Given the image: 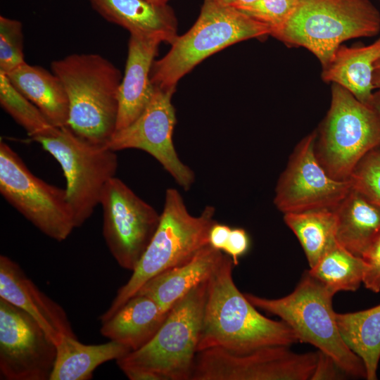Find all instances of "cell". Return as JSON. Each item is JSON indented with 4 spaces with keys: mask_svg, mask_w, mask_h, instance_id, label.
<instances>
[{
    "mask_svg": "<svg viewBox=\"0 0 380 380\" xmlns=\"http://www.w3.org/2000/svg\"><path fill=\"white\" fill-rule=\"evenodd\" d=\"M232 258L224 254L208 280L207 293L198 352L221 348L236 353L299 342L284 321L260 314L236 287Z\"/></svg>",
    "mask_w": 380,
    "mask_h": 380,
    "instance_id": "1",
    "label": "cell"
},
{
    "mask_svg": "<svg viewBox=\"0 0 380 380\" xmlns=\"http://www.w3.org/2000/svg\"><path fill=\"white\" fill-rule=\"evenodd\" d=\"M51 68L68 95V126L85 140L107 145L116 131L120 70L97 53L70 54L53 61Z\"/></svg>",
    "mask_w": 380,
    "mask_h": 380,
    "instance_id": "2",
    "label": "cell"
},
{
    "mask_svg": "<svg viewBox=\"0 0 380 380\" xmlns=\"http://www.w3.org/2000/svg\"><path fill=\"white\" fill-rule=\"evenodd\" d=\"M215 213V208L207 205L200 215H191L181 194L176 189H167L160 222L149 245L131 277L101 315V322L110 317L150 279L189 262L210 245V230L216 222Z\"/></svg>",
    "mask_w": 380,
    "mask_h": 380,
    "instance_id": "3",
    "label": "cell"
},
{
    "mask_svg": "<svg viewBox=\"0 0 380 380\" xmlns=\"http://www.w3.org/2000/svg\"><path fill=\"white\" fill-rule=\"evenodd\" d=\"M270 35V29L217 0H204L191 29L178 36L169 51L154 60L150 73L154 87L176 89L179 80L210 55L233 44Z\"/></svg>",
    "mask_w": 380,
    "mask_h": 380,
    "instance_id": "4",
    "label": "cell"
},
{
    "mask_svg": "<svg viewBox=\"0 0 380 380\" xmlns=\"http://www.w3.org/2000/svg\"><path fill=\"white\" fill-rule=\"evenodd\" d=\"M244 295L255 308L279 317L299 342L310 343L330 357L344 374L366 378L363 362L347 346L338 329L332 308L334 294L308 272L286 296L270 299Z\"/></svg>",
    "mask_w": 380,
    "mask_h": 380,
    "instance_id": "5",
    "label": "cell"
},
{
    "mask_svg": "<svg viewBox=\"0 0 380 380\" xmlns=\"http://www.w3.org/2000/svg\"><path fill=\"white\" fill-rule=\"evenodd\" d=\"M380 32V12L369 0H298L296 11L272 37L310 51L322 68L348 39Z\"/></svg>",
    "mask_w": 380,
    "mask_h": 380,
    "instance_id": "6",
    "label": "cell"
},
{
    "mask_svg": "<svg viewBox=\"0 0 380 380\" xmlns=\"http://www.w3.org/2000/svg\"><path fill=\"white\" fill-rule=\"evenodd\" d=\"M208 280L172 307L149 342L116 360L122 372L142 370L160 380H190L198 353Z\"/></svg>",
    "mask_w": 380,
    "mask_h": 380,
    "instance_id": "7",
    "label": "cell"
},
{
    "mask_svg": "<svg viewBox=\"0 0 380 380\" xmlns=\"http://www.w3.org/2000/svg\"><path fill=\"white\" fill-rule=\"evenodd\" d=\"M376 148H380V120L374 110L331 83L330 107L315 141L322 167L331 177L348 180L360 160Z\"/></svg>",
    "mask_w": 380,
    "mask_h": 380,
    "instance_id": "8",
    "label": "cell"
},
{
    "mask_svg": "<svg viewBox=\"0 0 380 380\" xmlns=\"http://www.w3.org/2000/svg\"><path fill=\"white\" fill-rule=\"evenodd\" d=\"M59 163L66 181L65 191L76 227L82 226L99 204L106 183L115 177V151L106 145L91 143L68 126L54 127L33 139Z\"/></svg>",
    "mask_w": 380,
    "mask_h": 380,
    "instance_id": "9",
    "label": "cell"
},
{
    "mask_svg": "<svg viewBox=\"0 0 380 380\" xmlns=\"http://www.w3.org/2000/svg\"><path fill=\"white\" fill-rule=\"evenodd\" d=\"M0 192L5 200L46 236L65 240L76 228L65 189L33 175L20 156L0 141Z\"/></svg>",
    "mask_w": 380,
    "mask_h": 380,
    "instance_id": "10",
    "label": "cell"
},
{
    "mask_svg": "<svg viewBox=\"0 0 380 380\" xmlns=\"http://www.w3.org/2000/svg\"><path fill=\"white\" fill-rule=\"evenodd\" d=\"M318 355L283 346L246 353L210 348L197 353L190 380H311Z\"/></svg>",
    "mask_w": 380,
    "mask_h": 380,
    "instance_id": "11",
    "label": "cell"
},
{
    "mask_svg": "<svg viewBox=\"0 0 380 380\" xmlns=\"http://www.w3.org/2000/svg\"><path fill=\"white\" fill-rule=\"evenodd\" d=\"M99 204L110 253L121 267L133 271L158 227L160 215L115 177L103 189Z\"/></svg>",
    "mask_w": 380,
    "mask_h": 380,
    "instance_id": "12",
    "label": "cell"
},
{
    "mask_svg": "<svg viewBox=\"0 0 380 380\" xmlns=\"http://www.w3.org/2000/svg\"><path fill=\"white\" fill-rule=\"evenodd\" d=\"M317 131L296 146L275 188L274 203L284 214L334 209L351 189L348 180L331 177L315 153Z\"/></svg>",
    "mask_w": 380,
    "mask_h": 380,
    "instance_id": "13",
    "label": "cell"
},
{
    "mask_svg": "<svg viewBox=\"0 0 380 380\" xmlns=\"http://www.w3.org/2000/svg\"><path fill=\"white\" fill-rule=\"evenodd\" d=\"M56 344L31 316L0 298V374L7 380H50Z\"/></svg>",
    "mask_w": 380,
    "mask_h": 380,
    "instance_id": "14",
    "label": "cell"
},
{
    "mask_svg": "<svg viewBox=\"0 0 380 380\" xmlns=\"http://www.w3.org/2000/svg\"><path fill=\"white\" fill-rule=\"evenodd\" d=\"M175 91L155 87L151 99L139 117L127 127L115 131L106 146L115 152L129 148L147 152L188 191L195 181V175L179 159L172 141L176 123L172 103Z\"/></svg>",
    "mask_w": 380,
    "mask_h": 380,
    "instance_id": "15",
    "label": "cell"
},
{
    "mask_svg": "<svg viewBox=\"0 0 380 380\" xmlns=\"http://www.w3.org/2000/svg\"><path fill=\"white\" fill-rule=\"evenodd\" d=\"M0 298L31 316L56 344L63 335L76 336L65 310L44 294L10 258L0 256Z\"/></svg>",
    "mask_w": 380,
    "mask_h": 380,
    "instance_id": "16",
    "label": "cell"
},
{
    "mask_svg": "<svg viewBox=\"0 0 380 380\" xmlns=\"http://www.w3.org/2000/svg\"><path fill=\"white\" fill-rule=\"evenodd\" d=\"M160 43L156 39L130 34L125 74L119 90L116 131L135 121L151 99L155 87L150 73Z\"/></svg>",
    "mask_w": 380,
    "mask_h": 380,
    "instance_id": "17",
    "label": "cell"
},
{
    "mask_svg": "<svg viewBox=\"0 0 380 380\" xmlns=\"http://www.w3.org/2000/svg\"><path fill=\"white\" fill-rule=\"evenodd\" d=\"M106 20L130 34L172 44L177 38V21L167 3L150 0H88Z\"/></svg>",
    "mask_w": 380,
    "mask_h": 380,
    "instance_id": "18",
    "label": "cell"
},
{
    "mask_svg": "<svg viewBox=\"0 0 380 380\" xmlns=\"http://www.w3.org/2000/svg\"><path fill=\"white\" fill-rule=\"evenodd\" d=\"M223 255L222 251L208 245L189 262L150 279L136 294L151 298L167 313L192 289L210 278Z\"/></svg>",
    "mask_w": 380,
    "mask_h": 380,
    "instance_id": "19",
    "label": "cell"
},
{
    "mask_svg": "<svg viewBox=\"0 0 380 380\" xmlns=\"http://www.w3.org/2000/svg\"><path fill=\"white\" fill-rule=\"evenodd\" d=\"M167 313L151 298L135 294L110 317L101 322V334L111 341L137 350L157 333Z\"/></svg>",
    "mask_w": 380,
    "mask_h": 380,
    "instance_id": "20",
    "label": "cell"
},
{
    "mask_svg": "<svg viewBox=\"0 0 380 380\" xmlns=\"http://www.w3.org/2000/svg\"><path fill=\"white\" fill-rule=\"evenodd\" d=\"M380 58V37L367 46L341 44L321 77L325 82L337 84L350 91L358 101L369 106L374 89L372 79L376 62Z\"/></svg>",
    "mask_w": 380,
    "mask_h": 380,
    "instance_id": "21",
    "label": "cell"
},
{
    "mask_svg": "<svg viewBox=\"0 0 380 380\" xmlns=\"http://www.w3.org/2000/svg\"><path fill=\"white\" fill-rule=\"evenodd\" d=\"M334 210L337 243L362 258L380 236V206L351 187Z\"/></svg>",
    "mask_w": 380,
    "mask_h": 380,
    "instance_id": "22",
    "label": "cell"
},
{
    "mask_svg": "<svg viewBox=\"0 0 380 380\" xmlns=\"http://www.w3.org/2000/svg\"><path fill=\"white\" fill-rule=\"evenodd\" d=\"M6 75L13 86L34 104L53 126H68V95L62 82L53 72L25 63Z\"/></svg>",
    "mask_w": 380,
    "mask_h": 380,
    "instance_id": "23",
    "label": "cell"
},
{
    "mask_svg": "<svg viewBox=\"0 0 380 380\" xmlns=\"http://www.w3.org/2000/svg\"><path fill=\"white\" fill-rule=\"evenodd\" d=\"M131 352L127 346L111 341L88 345L77 336L63 335L56 343V357L50 380H89L99 366L117 360Z\"/></svg>",
    "mask_w": 380,
    "mask_h": 380,
    "instance_id": "24",
    "label": "cell"
},
{
    "mask_svg": "<svg viewBox=\"0 0 380 380\" xmlns=\"http://www.w3.org/2000/svg\"><path fill=\"white\" fill-rule=\"evenodd\" d=\"M336 317L343 339L364 363L366 379L376 380L380 359V304L358 312L336 313Z\"/></svg>",
    "mask_w": 380,
    "mask_h": 380,
    "instance_id": "25",
    "label": "cell"
},
{
    "mask_svg": "<svg viewBox=\"0 0 380 380\" xmlns=\"http://www.w3.org/2000/svg\"><path fill=\"white\" fill-rule=\"evenodd\" d=\"M284 220L298 239L310 267L337 242L336 217L334 209L285 213Z\"/></svg>",
    "mask_w": 380,
    "mask_h": 380,
    "instance_id": "26",
    "label": "cell"
},
{
    "mask_svg": "<svg viewBox=\"0 0 380 380\" xmlns=\"http://www.w3.org/2000/svg\"><path fill=\"white\" fill-rule=\"evenodd\" d=\"M367 265L337 242L308 272L334 295L338 291H355L363 281Z\"/></svg>",
    "mask_w": 380,
    "mask_h": 380,
    "instance_id": "27",
    "label": "cell"
},
{
    "mask_svg": "<svg viewBox=\"0 0 380 380\" xmlns=\"http://www.w3.org/2000/svg\"><path fill=\"white\" fill-rule=\"evenodd\" d=\"M0 104L32 139L46 134L56 127L34 104L13 86L2 72H0Z\"/></svg>",
    "mask_w": 380,
    "mask_h": 380,
    "instance_id": "28",
    "label": "cell"
},
{
    "mask_svg": "<svg viewBox=\"0 0 380 380\" xmlns=\"http://www.w3.org/2000/svg\"><path fill=\"white\" fill-rule=\"evenodd\" d=\"M25 62L20 21L0 16V72L8 74Z\"/></svg>",
    "mask_w": 380,
    "mask_h": 380,
    "instance_id": "29",
    "label": "cell"
},
{
    "mask_svg": "<svg viewBox=\"0 0 380 380\" xmlns=\"http://www.w3.org/2000/svg\"><path fill=\"white\" fill-rule=\"evenodd\" d=\"M351 186L380 206V148L369 151L349 177Z\"/></svg>",
    "mask_w": 380,
    "mask_h": 380,
    "instance_id": "30",
    "label": "cell"
},
{
    "mask_svg": "<svg viewBox=\"0 0 380 380\" xmlns=\"http://www.w3.org/2000/svg\"><path fill=\"white\" fill-rule=\"evenodd\" d=\"M298 0H258L240 11L266 25L270 35L281 30L293 14Z\"/></svg>",
    "mask_w": 380,
    "mask_h": 380,
    "instance_id": "31",
    "label": "cell"
},
{
    "mask_svg": "<svg viewBox=\"0 0 380 380\" xmlns=\"http://www.w3.org/2000/svg\"><path fill=\"white\" fill-rule=\"evenodd\" d=\"M367 268L362 283L374 293L380 291V236L362 257Z\"/></svg>",
    "mask_w": 380,
    "mask_h": 380,
    "instance_id": "32",
    "label": "cell"
},
{
    "mask_svg": "<svg viewBox=\"0 0 380 380\" xmlns=\"http://www.w3.org/2000/svg\"><path fill=\"white\" fill-rule=\"evenodd\" d=\"M250 239L246 231L242 228L232 229L227 242L223 249L232 260L234 265L239 263V258L248 250Z\"/></svg>",
    "mask_w": 380,
    "mask_h": 380,
    "instance_id": "33",
    "label": "cell"
},
{
    "mask_svg": "<svg viewBox=\"0 0 380 380\" xmlns=\"http://www.w3.org/2000/svg\"><path fill=\"white\" fill-rule=\"evenodd\" d=\"M318 352V360L311 380L340 379L341 374L343 372L330 357L319 350Z\"/></svg>",
    "mask_w": 380,
    "mask_h": 380,
    "instance_id": "34",
    "label": "cell"
},
{
    "mask_svg": "<svg viewBox=\"0 0 380 380\" xmlns=\"http://www.w3.org/2000/svg\"><path fill=\"white\" fill-rule=\"evenodd\" d=\"M232 229L226 224L215 222L209 233V243L215 249L223 251Z\"/></svg>",
    "mask_w": 380,
    "mask_h": 380,
    "instance_id": "35",
    "label": "cell"
},
{
    "mask_svg": "<svg viewBox=\"0 0 380 380\" xmlns=\"http://www.w3.org/2000/svg\"><path fill=\"white\" fill-rule=\"evenodd\" d=\"M220 1L221 3L232 6L233 8H235L238 10H241V8L248 6L258 0H217Z\"/></svg>",
    "mask_w": 380,
    "mask_h": 380,
    "instance_id": "36",
    "label": "cell"
},
{
    "mask_svg": "<svg viewBox=\"0 0 380 380\" xmlns=\"http://www.w3.org/2000/svg\"><path fill=\"white\" fill-rule=\"evenodd\" d=\"M369 106L372 108L380 120V89L374 92Z\"/></svg>",
    "mask_w": 380,
    "mask_h": 380,
    "instance_id": "37",
    "label": "cell"
},
{
    "mask_svg": "<svg viewBox=\"0 0 380 380\" xmlns=\"http://www.w3.org/2000/svg\"><path fill=\"white\" fill-rule=\"evenodd\" d=\"M372 82L375 89H380V58L374 65Z\"/></svg>",
    "mask_w": 380,
    "mask_h": 380,
    "instance_id": "38",
    "label": "cell"
},
{
    "mask_svg": "<svg viewBox=\"0 0 380 380\" xmlns=\"http://www.w3.org/2000/svg\"><path fill=\"white\" fill-rule=\"evenodd\" d=\"M154 2H158V3H167L168 0H150Z\"/></svg>",
    "mask_w": 380,
    "mask_h": 380,
    "instance_id": "39",
    "label": "cell"
},
{
    "mask_svg": "<svg viewBox=\"0 0 380 380\" xmlns=\"http://www.w3.org/2000/svg\"><path fill=\"white\" fill-rule=\"evenodd\" d=\"M380 1V0H379Z\"/></svg>",
    "mask_w": 380,
    "mask_h": 380,
    "instance_id": "40",
    "label": "cell"
}]
</instances>
